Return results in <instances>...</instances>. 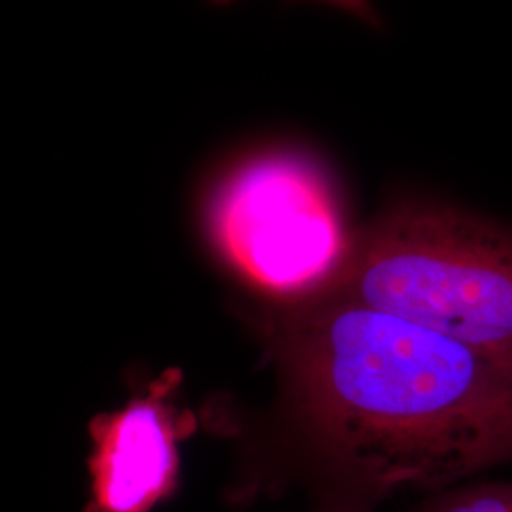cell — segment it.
Listing matches in <instances>:
<instances>
[{"label": "cell", "mask_w": 512, "mask_h": 512, "mask_svg": "<svg viewBox=\"0 0 512 512\" xmlns=\"http://www.w3.org/2000/svg\"><path fill=\"white\" fill-rule=\"evenodd\" d=\"M279 357L330 503L370 512L512 463V366L384 311L321 296Z\"/></svg>", "instance_id": "1"}, {"label": "cell", "mask_w": 512, "mask_h": 512, "mask_svg": "<svg viewBox=\"0 0 512 512\" xmlns=\"http://www.w3.org/2000/svg\"><path fill=\"white\" fill-rule=\"evenodd\" d=\"M323 289L512 366L509 228L442 203H401L349 245Z\"/></svg>", "instance_id": "2"}, {"label": "cell", "mask_w": 512, "mask_h": 512, "mask_svg": "<svg viewBox=\"0 0 512 512\" xmlns=\"http://www.w3.org/2000/svg\"><path fill=\"white\" fill-rule=\"evenodd\" d=\"M211 226L239 272L277 294L325 287L349 249L325 175L289 152L236 167L213 198Z\"/></svg>", "instance_id": "3"}, {"label": "cell", "mask_w": 512, "mask_h": 512, "mask_svg": "<svg viewBox=\"0 0 512 512\" xmlns=\"http://www.w3.org/2000/svg\"><path fill=\"white\" fill-rule=\"evenodd\" d=\"M158 382L122 410L93 421L90 512H150L177 484L179 427Z\"/></svg>", "instance_id": "4"}, {"label": "cell", "mask_w": 512, "mask_h": 512, "mask_svg": "<svg viewBox=\"0 0 512 512\" xmlns=\"http://www.w3.org/2000/svg\"><path fill=\"white\" fill-rule=\"evenodd\" d=\"M418 512H512V482H482L437 492Z\"/></svg>", "instance_id": "5"}, {"label": "cell", "mask_w": 512, "mask_h": 512, "mask_svg": "<svg viewBox=\"0 0 512 512\" xmlns=\"http://www.w3.org/2000/svg\"><path fill=\"white\" fill-rule=\"evenodd\" d=\"M321 512H366L361 511V509H351V507H342V505H332L330 503L329 509H325V511Z\"/></svg>", "instance_id": "6"}]
</instances>
